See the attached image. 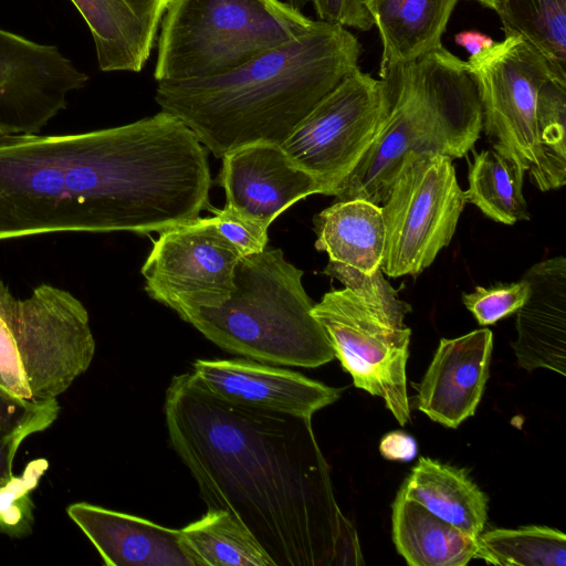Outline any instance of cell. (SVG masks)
<instances>
[{
  "instance_id": "ba28073f",
  "label": "cell",
  "mask_w": 566,
  "mask_h": 566,
  "mask_svg": "<svg viewBox=\"0 0 566 566\" xmlns=\"http://www.w3.org/2000/svg\"><path fill=\"white\" fill-rule=\"evenodd\" d=\"M465 203L451 158L409 154L381 205L382 273L417 275L428 268L450 243Z\"/></svg>"
},
{
  "instance_id": "d4e9b609",
  "label": "cell",
  "mask_w": 566,
  "mask_h": 566,
  "mask_svg": "<svg viewBox=\"0 0 566 566\" xmlns=\"http://www.w3.org/2000/svg\"><path fill=\"white\" fill-rule=\"evenodd\" d=\"M180 531L202 566H275L250 530L226 510H208Z\"/></svg>"
},
{
  "instance_id": "836d02e7",
  "label": "cell",
  "mask_w": 566,
  "mask_h": 566,
  "mask_svg": "<svg viewBox=\"0 0 566 566\" xmlns=\"http://www.w3.org/2000/svg\"><path fill=\"white\" fill-rule=\"evenodd\" d=\"M318 20L368 31L373 20L364 7V0H312Z\"/></svg>"
},
{
  "instance_id": "8fae6325",
  "label": "cell",
  "mask_w": 566,
  "mask_h": 566,
  "mask_svg": "<svg viewBox=\"0 0 566 566\" xmlns=\"http://www.w3.org/2000/svg\"><path fill=\"white\" fill-rule=\"evenodd\" d=\"M467 63L479 93L482 129L493 149L527 171L539 159L536 103L542 84L556 76L549 62L524 36L511 34Z\"/></svg>"
},
{
  "instance_id": "2e32d148",
  "label": "cell",
  "mask_w": 566,
  "mask_h": 566,
  "mask_svg": "<svg viewBox=\"0 0 566 566\" xmlns=\"http://www.w3.org/2000/svg\"><path fill=\"white\" fill-rule=\"evenodd\" d=\"M492 347L493 334L488 328L442 338L417 385L418 409L448 428H458L473 416L489 378Z\"/></svg>"
},
{
  "instance_id": "4316f807",
  "label": "cell",
  "mask_w": 566,
  "mask_h": 566,
  "mask_svg": "<svg viewBox=\"0 0 566 566\" xmlns=\"http://www.w3.org/2000/svg\"><path fill=\"white\" fill-rule=\"evenodd\" d=\"M536 130L539 159L530 178L542 191L558 189L566 182V80L551 76L539 87Z\"/></svg>"
},
{
  "instance_id": "9a60e30c",
  "label": "cell",
  "mask_w": 566,
  "mask_h": 566,
  "mask_svg": "<svg viewBox=\"0 0 566 566\" xmlns=\"http://www.w3.org/2000/svg\"><path fill=\"white\" fill-rule=\"evenodd\" d=\"M193 375L213 395L248 407L311 417L340 390L300 373L248 358L197 359Z\"/></svg>"
},
{
  "instance_id": "8992f818",
  "label": "cell",
  "mask_w": 566,
  "mask_h": 566,
  "mask_svg": "<svg viewBox=\"0 0 566 566\" xmlns=\"http://www.w3.org/2000/svg\"><path fill=\"white\" fill-rule=\"evenodd\" d=\"M314 23L281 0H171L158 32L154 78L177 82L228 73Z\"/></svg>"
},
{
  "instance_id": "603a6c76",
  "label": "cell",
  "mask_w": 566,
  "mask_h": 566,
  "mask_svg": "<svg viewBox=\"0 0 566 566\" xmlns=\"http://www.w3.org/2000/svg\"><path fill=\"white\" fill-rule=\"evenodd\" d=\"M392 539L410 566H464L476 538L436 516L399 491L392 503Z\"/></svg>"
},
{
  "instance_id": "e0dca14e",
  "label": "cell",
  "mask_w": 566,
  "mask_h": 566,
  "mask_svg": "<svg viewBox=\"0 0 566 566\" xmlns=\"http://www.w3.org/2000/svg\"><path fill=\"white\" fill-rule=\"evenodd\" d=\"M66 513L105 565L202 566L180 530L85 502L69 505Z\"/></svg>"
},
{
  "instance_id": "d6986e66",
  "label": "cell",
  "mask_w": 566,
  "mask_h": 566,
  "mask_svg": "<svg viewBox=\"0 0 566 566\" xmlns=\"http://www.w3.org/2000/svg\"><path fill=\"white\" fill-rule=\"evenodd\" d=\"M171 0H71L94 41L103 72L138 73L147 63Z\"/></svg>"
},
{
  "instance_id": "52a82bcc",
  "label": "cell",
  "mask_w": 566,
  "mask_h": 566,
  "mask_svg": "<svg viewBox=\"0 0 566 566\" xmlns=\"http://www.w3.org/2000/svg\"><path fill=\"white\" fill-rule=\"evenodd\" d=\"M94 354L88 312L71 292L43 283L19 298L0 281V395L56 399Z\"/></svg>"
},
{
  "instance_id": "e575fe53",
  "label": "cell",
  "mask_w": 566,
  "mask_h": 566,
  "mask_svg": "<svg viewBox=\"0 0 566 566\" xmlns=\"http://www.w3.org/2000/svg\"><path fill=\"white\" fill-rule=\"evenodd\" d=\"M381 455L390 461H411L417 452L416 440L403 431H391L385 434L379 443Z\"/></svg>"
},
{
  "instance_id": "f546056e",
  "label": "cell",
  "mask_w": 566,
  "mask_h": 566,
  "mask_svg": "<svg viewBox=\"0 0 566 566\" xmlns=\"http://www.w3.org/2000/svg\"><path fill=\"white\" fill-rule=\"evenodd\" d=\"M48 469L45 459L28 463L22 474L0 482V533L23 537L31 533L34 524V504L31 499L41 476Z\"/></svg>"
},
{
  "instance_id": "484cf974",
  "label": "cell",
  "mask_w": 566,
  "mask_h": 566,
  "mask_svg": "<svg viewBox=\"0 0 566 566\" xmlns=\"http://www.w3.org/2000/svg\"><path fill=\"white\" fill-rule=\"evenodd\" d=\"M497 15L505 36H524L566 80V0H503Z\"/></svg>"
},
{
  "instance_id": "ac0fdd59",
  "label": "cell",
  "mask_w": 566,
  "mask_h": 566,
  "mask_svg": "<svg viewBox=\"0 0 566 566\" xmlns=\"http://www.w3.org/2000/svg\"><path fill=\"white\" fill-rule=\"evenodd\" d=\"M530 285L516 311L517 338L512 347L527 371H566V259L555 256L534 264L523 276Z\"/></svg>"
},
{
  "instance_id": "7a4b0ae2",
  "label": "cell",
  "mask_w": 566,
  "mask_h": 566,
  "mask_svg": "<svg viewBox=\"0 0 566 566\" xmlns=\"http://www.w3.org/2000/svg\"><path fill=\"white\" fill-rule=\"evenodd\" d=\"M164 412L208 510L234 515L275 566L360 563L311 417L227 401L192 373L171 379Z\"/></svg>"
},
{
  "instance_id": "4dcf8cb0",
  "label": "cell",
  "mask_w": 566,
  "mask_h": 566,
  "mask_svg": "<svg viewBox=\"0 0 566 566\" xmlns=\"http://www.w3.org/2000/svg\"><path fill=\"white\" fill-rule=\"evenodd\" d=\"M324 273L338 280L346 289L390 317L403 321L405 316L411 312V306L398 297V291L384 277L381 268L367 274L355 268L329 261Z\"/></svg>"
},
{
  "instance_id": "83f0119b",
  "label": "cell",
  "mask_w": 566,
  "mask_h": 566,
  "mask_svg": "<svg viewBox=\"0 0 566 566\" xmlns=\"http://www.w3.org/2000/svg\"><path fill=\"white\" fill-rule=\"evenodd\" d=\"M474 558L503 566H565L566 536L546 526L496 528L476 538Z\"/></svg>"
},
{
  "instance_id": "d590c367",
  "label": "cell",
  "mask_w": 566,
  "mask_h": 566,
  "mask_svg": "<svg viewBox=\"0 0 566 566\" xmlns=\"http://www.w3.org/2000/svg\"><path fill=\"white\" fill-rule=\"evenodd\" d=\"M454 41L459 46L464 48L467 52L470 53V56L475 55L494 44V41L491 36L475 30L458 32L454 35Z\"/></svg>"
},
{
  "instance_id": "8d00e7d4",
  "label": "cell",
  "mask_w": 566,
  "mask_h": 566,
  "mask_svg": "<svg viewBox=\"0 0 566 566\" xmlns=\"http://www.w3.org/2000/svg\"><path fill=\"white\" fill-rule=\"evenodd\" d=\"M476 1L492 10H494L497 13L502 6L503 0H476Z\"/></svg>"
},
{
  "instance_id": "7c38bea8",
  "label": "cell",
  "mask_w": 566,
  "mask_h": 566,
  "mask_svg": "<svg viewBox=\"0 0 566 566\" xmlns=\"http://www.w3.org/2000/svg\"><path fill=\"white\" fill-rule=\"evenodd\" d=\"M242 256L212 217H198L159 232L142 266L145 291L187 322L229 298Z\"/></svg>"
},
{
  "instance_id": "d6a6232c",
  "label": "cell",
  "mask_w": 566,
  "mask_h": 566,
  "mask_svg": "<svg viewBox=\"0 0 566 566\" xmlns=\"http://www.w3.org/2000/svg\"><path fill=\"white\" fill-rule=\"evenodd\" d=\"M212 211L217 228L243 256L259 253L266 248L269 229L243 219L224 207Z\"/></svg>"
},
{
  "instance_id": "4fadbf2b",
  "label": "cell",
  "mask_w": 566,
  "mask_h": 566,
  "mask_svg": "<svg viewBox=\"0 0 566 566\" xmlns=\"http://www.w3.org/2000/svg\"><path fill=\"white\" fill-rule=\"evenodd\" d=\"M87 81L57 46L0 29V136L39 134Z\"/></svg>"
},
{
  "instance_id": "44dd1931",
  "label": "cell",
  "mask_w": 566,
  "mask_h": 566,
  "mask_svg": "<svg viewBox=\"0 0 566 566\" xmlns=\"http://www.w3.org/2000/svg\"><path fill=\"white\" fill-rule=\"evenodd\" d=\"M399 491L474 538L484 530L488 496L464 469L421 457Z\"/></svg>"
},
{
  "instance_id": "9c48e42d",
  "label": "cell",
  "mask_w": 566,
  "mask_h": 566,
  "mask_svg": "<svg viewBox=\"0 0 566 566\" xmlns=\"http://www.w3.org/2000/svg\"><path fill=\"white\" fill-rule=\"evenodd\" d=\"M384 82L355 70L325 96L281 145L323 195L337 189L375 140L386 116Z\"/></svg>"
},
{
  "instance_id": "6da1fadb",
  "label": "cell",
  "mask_w": 566,
  "mask_h": 566,
  "mask_svg": "<svg viewBox=\"0 0 566 566\" xmlns=\"http://www.w3.org/2000/svg\"><path fill=\"white\" fill-rule=\"evenodd\" d=\"M206 148L176 116L64 135L0 136V241L160 232L209 208Z\"/></svg>"
},
{
  "instance_id": "5b68a950",
  "label": "cell",
  "mask_w": 566,
  "mask_h": 566,
  "mask_svg": "<svg viewBox=\"0 0 566 566\" xmlns=\"http://www.w3.org/2000/svg\"><path fill=\"white\" fill-rule=\"evenodd\" d=\"M302 276L280 249L242 256L229 298L198 311L187 323L223 350L248 359L306 368L327 364L334 352L312 314L314 303Z\"/></svg>"
},
{
  "instance_id": "cb8c5ba5",
  "label": "cell",
  "mask_w": 566,
  "mask_h": 566,
  "mask_svg": "<svg viewBox=\"0 0 566 566\" xmlns=\"http://www.w3.org/2000/svg\"><path fill=\"white\" fill-rule=\"evenodd\" d=\"M526 171L512 158L494 149L473 151L469 167L467 202L476 206L488 218L504 224L530 220L523 196Z\"/></svg>"
},
{
  "instance_id": "f1b7e54d",
  "label": "cell",
  "mask_w": 566,
  "mask_h": 566,
  "mask_svg": "<svg viewBox=\"0 0 566 566\" xmlns=\"http://www.w3.org/2000/svg\"><path fill=\"white\" fill-rule=\"evenodd\" d=\"M59 412L56 399L23 400L0 395V482L14 475L12 464L21 443L52 426Z\"/></svg>"
},
{
  "instance_id": "7402d4cb",
  "label": "cell",
  "mask_w": 566,
  "mask_h": 566,
  "mask_svg": "<svg viewBox=\"0 0 566 566\" xmlns=\"http://www.w3.org/2000/svg\"><path fill=\"white\" fill-rule=\"evenodd\" d=\"M315 248L329 261L370 274L381 268L385 227L381 207L364 199L336 201L314 218Z\"/></svg>"
},
{
  "instance_id": "1f68e13d",
  "label": "cell",
  "mask_w": 566,
  "mask_h": 566,
  "mask_svg": "<svg viewBox=\"0 0 566 566\" xmlns=\"http://www.w3.org/2000/svg\"><path fill=\"white\" fill-rule=\"evenodd\" d=\"M528 294V282L522 277L518 282L478 286L473 293H463L462 301L480 325H491L515 313Z\"/></svg>"
},
{
  "instance_id": "3957f363",
  "label": "cell",
  "mask_w": 566,
  "mask_h": 566,
  "mask_svg": "<svg viewBox=\"0 0 566 566\" xmlns=\"http://www.w3.org/2000/svg\"><path fill=\"white\" fill-rule=\"evenodd\" d=\"M360 54L347 28L317 19L304 34L228 73L157 83L155 101L217 158L252 144L282 145L359 67Z\"/></svg>"
},
{
  "instance_id": "30bf717a",
  "label": "cell",
  "mask_w": 566,
  "mask_h": 566,
  "mask_svg": "<svg viewBox=\"0 0 566 566\" xmlns=\"http://www.w3.org/2000/svg\"><path fill=\"white\" fill-rule=\"evenodd\" d=\"M313 316L354 385L384 399L399 424L410 422L406 366L411 331L348 289L333 290L314 304Z\"/></svg>"
},
{
  "instance_id": "5bb4252c",
  "label": "cell",
  "mask_w": 566,
  "mask_h": 566,
  "mask_svg": "<svg viewBox=\"0 0 566 566\" xmlns=\"http://www.w3.org/2000/svg\"><path fill=\"white\" fill-rule=\"evenodd\" d=\"M218 184L226 192V209L265 229L293 203L322 193L317 181L296 167L281 145L266 143L224 155Z\"/></svg>"
},
{
  "instance_id": "277c9868",
  "label": "cell",
  "mask_w": 566,
  "mask_h": 566,
  "mask_svg": "<svg viewBox=\"0 0 566 566\" xmlns=\"http://www.w3.org/2000/svg\"><path fill=\"white\" fill-rule=\"evenodd\" d=\"M387 112L369 149L337 189V201L382 205L409 154L461 158L482 130L476 84L468 63L443 45L379 75Z\"/></svg>"
},
{
  "instance_id": "ffe728a7",
  "label": "cell",
  "mask_w": 566,
  "mask_h": 566,
  "mask_svg": "<svg viewBox=\"0 0 566 566\" xmlns=\"http://www.w3.org/2000/svg\"><path fill=\"white\" fill-rule=\"evenodd\" d=\"M461 0H364L382 45L379 75L442 46L441 38Z\"/></svg>"
}]
</instances>
